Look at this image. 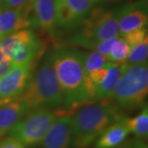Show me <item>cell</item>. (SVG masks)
<instances>
[{
  "label": "cell",
  "instance_id": "cell-1",
  "mask_svg": "<svg viewBox=\"0 0 148 148\" xmlns=\"http://www.w3.org/2000/svg\"><path fill=\"white\" fill-rule=\"evenodd\" d=\"M54 73L64 97L65 109L85 103V52L59 45L51 52Z\"/></svg>",
  "mask_w": 148,
  "mask_h": 148
},
{
  "label": "cell",
  "instance_id": "cell-2",
  "mask_svg": "<svg viewBox=\"0 0 148 148\" xmlns=\"http://www.w3.org/2000/svg\"><path fill=\"white\" fill-rule=\"evenodd\" d=\"M121 117L107 99L101 103L83 106L72 115L73 147L88 148L106 127Z\"/></svg>",
  "mask_w": 148,
  "mask_h": 148
},
{
  "label": "cell",
  "instance_id": "cell-3",
  "mask_svg": "<svg viewBox=\"0 0 148 148\" xmlns=\"http://www.w3.org/2000/svg\"><path fill=\"white\" fill-rule=\"evenodd\" d=\"M19 100L28 110L40 108L56 109L64 104V97L54 73L51 53L46 54L39 69L34 72Z\"/></svg>",
  "mask_w": 148,
  "mask_h": 148
},
{
  "label": "cell",
  "instance_id": "cell-4",
  "mask_svg": "<svg viewBox=\"0 0 148 148\" xmlns=\"http://www.w3.org/2000/svg\"><path fill=\"white\" fill-rule=\"evenodd\" d=\"M121 11L122 7L115 9L95 7L82 22L79 30L68 39L69 44L90 49L97 43L119 37Z\"/></svg>",
  "mask_w": 148,
  "mask_h": 148
},
{
  "label": "cell",
  "instance_id": "cell-5",
  "mask_svg": "<svg viewBox=\"0 0 148 148\" xmlns=\"http://www.w3.org/2000/svg\"><path fill=\"white\" fill-rule=\"evenodd\" d=\"M148 94L147 64H124L110 99L118 110H130L144 106Z\"/></svg>",
  "mask_w": 148,
  "mask_h": 148
},
{
  "label": "cell",
  "instance_id": "cell-6",
  "mask_svg": "<svg viewBox=\"0 0 148 148\" xmlns=\"http://www.w3.org/2000/svg\"><path fill=\"white\" fill-rule=\"evenodd\" d=\"M59 115L52 109L40 108L29 110L9 132L25 147H36L42 142Z\"/></svg>",
  "mask_w": 148,
  "mask_h": 148
},
{
  "label": "cell",
  "instance_id": "cell-7",
  "mask_svg": "<svg viewBox=\"0 0 148 148\" xmlns=\"http://www.w3.org/2000/svg\"><path fill=\"white\" fill-rule=\"evenodd\" d=\"M44 44L30 29L14 32L0 40V49L10 58L14 67L36 62Z\"/></svg>",
  "mask_w": 148,
  "mask_h": 148
},
{
  "label": "cell",
  "instance_id": "cell-8",
  "mask_svg": "<svg viewBox=\"0 0 148 148\" xmlns=\"http://www.w3.org/2000/svg\"><path fill=\"white\" fill-rule=\"evenodd\" d=\"M100 0H55L57 27L78 28Z\"/></svg>",
  "mask_w": 148,
  "mask_h": 148
},
{
  "label": "cell",
  "instance_id": "cell-9",
  "mask_svg": "<svg viewBox=\"0 0 148 148\" xmlns=\"http://www.w3.org/2000/svg\"><path fill=\"white\" fill-rule=\"evenodd\" d=\"M36 62L16 66L0 78V101L19 98L32 79Z\"/></svg>",
  "mask_w": 148,
  "mask_h": 148
},
{
  "label": "cell",
  "instance_id": "cell-10",
  "mask_svg": "<svg viewBox=\"0 0 148 148\" xmlns=\"http://www.w3.org/2000/svg\"><path fill=\"white\" fill-rule=\"evenodd\" d=\"M73 139L72 115L68 114L67 112H63L57 117L39 147L40 148H72Z\"/></svg>",
  "mask_w": 148,
  "mask_h": 148
},
{
  "label": "cell",
  "instance_id": "cell-11",
  "mask_svg": "<svg viewBox=\"0 0 148 148\" xmlns=\"http://www.w3.org/2000/svg\"><path fill=\"white\" fill-rule=\"evenodd\" d=\"M147 0H140L123 6L119 21V36L123 37L134 30L147 27Z\"/></svg>",
  "mask_w": 148,
  "mask_h": 148
},
{
  "label": "cell",
  "instance_id": "cell-12",
  "mask_svg": "<svg viewBox=\"0 0 148 148\" xmlns=\"http://www.w3.org/2000/svg\"><path fill=\"white\" fill-rule=\"evenodd\" d=\"M32 13L33 24L53 35L57 28L55 0H33Z\"/></svg>",
  "mask_w": 148,
  "mask_h": 148
},
{
  "label": "cell",
  "instance_id": "cell-13",
  "mask_svg": "<svg viewBox=\"0 0 148 148\" xmlns=\"http://www.w3.org/2000/svg\"><path fill=\"white\" fill-rule=\"evenodd\" d=\"M130 131L122 116L110 124L95 142V148H118L124 143Z\"/></svg>",
  "mask_w": 148,
  "mask_h": 148
},
{
  "label": "cell",
  "instance_id": "cell-14",
  "mask_svg": "<svg viewBox=\"0 0 148 148\" xmlns=\"http://www.w3.org/2000/svg\"><path fill=\"white\" fill-rule=\"evenodd\" d=\"M33 25L27 14L11 8H0V40L14 32L29 29Z\"/></svg>",
  "mask_w": 148,
  "mask_h": 148
},
{
  "label": "cell",
  "instance_id": "cell-15",
  "mask_svg": "<svg viewBox=\"0 0 148 148\" xmlns=\"http://www.w3.org/2000/svg\"><path fill=\"white\" fill-rule=\"evenodd\" d=\"M130 133H133L139 140L147 139L148 137V109L147 106H143L141 113L132 118L124 117Z\"/></svg>",
  "mask_w": 148,
  "mask_h": 148
},
{
  "label": "cell",
  "instance_id": "cell-16",
  "mask_svg": "<svg viewBox=\"0 0 148 148\" xmlns=\"http://www.w3.org/2000/svg\"><path fill=\"white\" fill-rule=\"evenodd\" d=\"M131 46L122 37L119 36L107 56V60L115 65H124L130 53Z\"/></svg>",
  "mask_w": 148,
  "mask_h": 148
},
{
  "label": "cell",
  "instance_id": "cell-17",
  "mask_svg": "<svg viewBox=\"0 0 148 148\" xmlns=\"http://www.w3.org/2000/svg\"><path fill=\"white\" fill-rule=\"evenodd\" d=\"M148 37L137 45L131 48L125 64L140 65L147 64Z\"/></svg>",
  "mask_w": 148,
  "mask_h": 148
},
{
  "label": "cell",
  "instance_id": "cell-18",
  "mask_svg": "<svg viewBox=\"0 0 148 148\" xmlns=\"http://www.w3.org/2000/svg\"><path fill=\"white\" fill-rule=\"evenodd\" d=\"M110 64L107 58L95 51H90V53H85L84 67L86 74L90 73L93 71L103 69Z\"/></svg>",
  "mask_w": 148,
  "mask_h": 148
},
{
  "label": "cell",
  "instance_id": "cell-19",
  "mask_svg": "<svg viewBox=\"0 0 148 148\" xmlns=\"http://www.w3.org/2000/svg\"><path fill=\"white\" fill-rule=\"evenodd\" d=\"M32 1L33 0H0V8L15 9L30 16Z\"/></svg>",
  "mask_w": 148,
  "mask_h": 148
},
{
  "label": "cell",
  "instance_id": "cell-20",
  "mask_svg": "<svg viewBox=\"0 0 148 148\" xmlns=\"http://www.w3.org/2000/svg\"><path fill=\"white\" fill-rule=\"evenodd\" d=\"M147 37V27H144L142 29L134 30L132 32H129L122 38L132 48L143 41Z\"/></svg>",
  "mask_w": 148,
  "mask_h": 148
},
{
  "label": "cell",
  "instance_id": "cell-21",
  "mask_svg": "<svg viewBox=\"0 0 148 148\" xmlns=\"http://www.w3.org/2000/svg\"><path fill=\"white\" fill-rule=\"evenodd\" d=\"M12 68H14V65L11 62L10 58L0 49V78L5 76Z\"/></svg>",
  "mask_w": 148,
  "mask_h": 148
},
{
  "label": "cell",
  "instance_id": "cell-22",
  "mask_svg": "<svg viewBox=\"0 0 148 148\" xmlns=\"http://www.w3.org/2000/svg\"><path fill=\"white\" fill-rule=\"evenodd\" d=\"M0 148H26L21 143L12 137L0 138Z\"/></svg>",
  "mask_w": 148,
  "mask_h": 148
},
{
  "label": "cell",
  "instance_id": "cell-23",
  "mask_svg": "<svg viewBox=\"0 0 148 148\" xmlns=\"http://www.w3.org/2000/svg\"><path fill=\"white\" fill-rule=\"evenodd\" d=\"M125 148H148L147 145L144 143L143 140H136L129 145H127Z\"/></svg>",
  "mask_w": 148,
  "mask_h": 148
},
{
  "label": "cell",
  "instance_id": "cell-24",
  "mask_svg": "<svg viewBox=\"0 0 148 148\" xmlns=\"http://www.w3.org/2000/svg\"><path fill=\"white\" fill-rule=\"evenodd\" d=\"M124 0H100V2H104V3H119Z\"/></svg>",
  "mask_w": 148,
  "mask_h": 148
}]
</instances>
